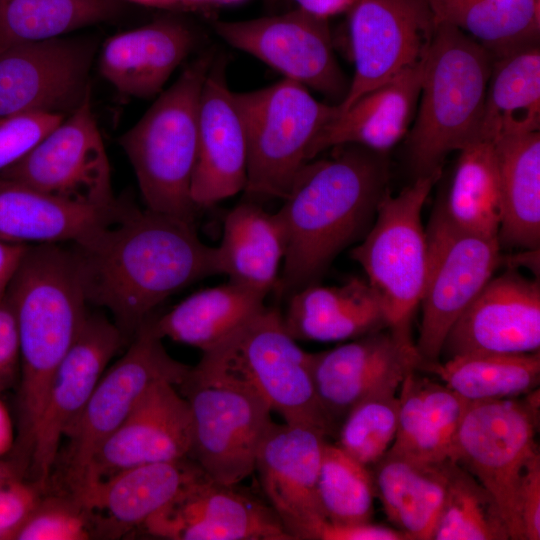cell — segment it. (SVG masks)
I'll use <instances>...</instances> for the list:
<instances>
[{
  "mask_svg": "<svg viewBox=\"0 0 540 540\" xmlns=\"http://www.w3.org/2000/svg\"><path fill=\"white\" fill-rule=\"evenodd\" d=\"M240 0H217V2H221V3H234V2H238Z\"/></svg>",
  "mask_w": 540,
  "mask_h": 540,
  "instance_id": "cell-53",
  "label": "cell"
},
{
  "mask_svg": "<svg viewBox=\"0 0 540 540\" xmlns=\"http://www.w3.org/2000/svg\"><path fill=\"white\" fill-rule=\"evenodd\" d=\"M117 12L116 0H0V47L62 37Z\"/></svg>",
  "mask_w": 540,
  "mask_h": 540,
  "instance_id": "cell-38",
  "label": "cell"
},
{
  "mask_svg": "<svg viewBox=\"0 0 540 540\" xmlns=\"http://www.w3.org/2000/svg\"><path fill=\"white\" fill-rule=\"evenodd\" d=\"M298 8L313 15L329 18L330 16L349 11L358 0H294Z\"/></svg>",
  "mask_w": 540,
  "mask_h": 540,
  "instance_id": "cell-49",
  "label": "cell"
},
{
  "mask_svg": "<svg viewBox=\"0 0 540 540\" xmlns=\"http://www.w3.org/2000/svg\"><path fill=\"white\" fill-rule=\"evenodd\" d=\"M266 294L229 280L197 291L146 322L155 335L205 352L245 324L264 306Z\"/></svg>",
  "mask_w": 540,
  "mask_h": 540,
  "instance_id": "cell-32",
  "label": "cell"
},
{
  "mask_svg": "<svg viewBox=\"0 0 540 540\" xmlns=\"http://www.w3.org/2000/svg\"><path fill=\"white\" fill-rule=\"evenodd\" d=\"M192 417L188 458L212 480L236 486L255 472L272 421L270 406L237 386L187 379L179 385Z\"/></svg>",
  "mask_w": 540,
  "mask_h": 540,
  "instance_id": "cell-12",
  "label": "cell"
},
{
  "mask_svg": "<svg viewBox=\"0 0 540 540\" xmlns=\"http://www.w3.org/2000/svg\"><path fill=\"white\" fill-rule=\"evenodd\" d=\"M422 362L415 345L386 328L312 353L311 373L319 403L335 428L365 397L397 391L404 376Z\"/></svg>",
  "mask_w": 540,
  "mask_h": 540,
  "instance_id": "cell-20",
  "label": "cell"
},
{
  "mask_svg": "<svg viewBox=\"0 0 540 540\" xmlns=\"http://www.w3.org/2000/svg\"><path fill=\"white\" fill-rule=\"evenodd\" d=\"M197 36L185 23L163 18L116 34L102 46L99 69L122 95L151 98L191 53Z\"/></svg>",
  "mask_w": 540,
  "mask_h": 540,
  "instance_id": "cell-25",
  "label": "cell"
},
{
  "mask_svg": "<svg viewBox=\"0 0 540 540\" xmlns=\"http://www.w3.org/2000/svg\"><path fill=\"white\" fill-rule=\"evenodd\" d=\"M35 483L22 477L0 478V540H15L42 497Z\"/></svg>",
  "mask_w": 540,
  "mask_h": 540,
  "instance_id": "cell-44",
  "label": "cell"
},
{
  "mask_svg": "<svg viewBox=\"0 0 540 540\" xmlns=\"http://www.w3.org/2000/svg\"><path fill=\"white\" fill-rule=\"evenodd\" d=\"M143 527L153 536L175 540H294L271 506L207 475Z\"/></svg>",
  "mask_w": 540,
  "mask_h": 540,
  "instance_id": "cell-19",
  "label": "cell"
},
{
  "mask_svg": "<svg viewBox=\"0 0 540 540\" xmlns=\"http://www.w3.org/2000/svg\"><path fill=\"white\" fill-rule=\"evenodd\" d=\"M15 432L10 415L0 400V457L12 451L15 444Z\"/></svg>",
  "mask_w": 540,
  "mask_h": 540,
  "instance_id": "cell-50",
  "label": "cell"
},
{
  "mask_svg": "<svg viewBox=\"0 0 540 540\" xmlns=\"http://www.w3.org/2000/svg\"><path fill=\"white\" fill-rule=\"evenodd\" d=\"M538 396L537 390L524 399L469 402L452 455L491 495L514 540H525L519 492L528 463L539 454Z\"/></svg>",
  "mask_w": 540,
  "mask_h": 540,
  "instance_id": "cell-9",
  "label": "cell"
},
{
  "mask_svg": "<svg viewBox=\"0 0 540 540\" xmlns=\"http://www.w3.org/2000/svg\"><path fill=\"white\" fill-rule=\"evenodd\" d=\"M311 540H406L395 528L370 522L338 524L327 520L312 533Z\"/></svg>",
  "mask_w": 540,
  "mask_h": 540,
  "instance_id": "cell-46",
  "label": "cell"
},
{
  "mask_svg": "<svg viewBox=\"0 0 540 540\" xmlns=\"http://www.w3.org/2000/svg\"><path fill=\"white\" fill-rule=\"evenodd\" d=\"M100 535L97 515L66 491L41 497L15 540H86Z\"/></svg>",
  "mask_w": 540,
  "mask_h": 540,
  "instance_id": "cell-42",
  "label": "cell"
},
{
  "mask_svg": "<svg viewBox=\"0 0 540 540\" xmlns=\"http://www.w3.org/2000/svg\"><path fill=\"white\" fill-rule=\"evenodd\" d=\"M191 368L167 353L147 322L138 329L125 354L103 373L64 436L68 438L65 478L69 492L82 498L92 487L95 454L143 394L161 380L181 385Z\"/></svg>",
  "mask_w": 540,
  "mask_h": 540,
  "instance_id": "cell-10",
  "label": "cell"
},
{
  "mask_svg": "<svg viewBox=\"0 0 540 540\" xmlns=\"http://www.w3.org/2000/svg\"><path fill=\"white\" fill-rule=\"evenodd\" d=\"M348 12L355 71L340 110L423 60L436 25L425 0H358Z\"/></svg>",
  "mask_w": 540,
  "mask_h": 540,
  "instance_id": "cell-16",
  "label": "cell"
},
{
  "mask_svg": "<svg viewBox=\"0 0 540 540\" xmlns=\"http://www.w3.org/2000/svg\"><path fill=\"white\" fill-rule=\"evenodd\" d=\"M540 349V286L509 270L492 277L454 322L447 359L465 354H526Z\"/></svg>",
  "mask_w": 540,
  "mask_h": 540,
  "instance_id": "cell-18",
  "label": "cell"
},
{
  "mask_svg": "<svg viewBox=\"0 0 540 540\" xmlns=\"http://www.w3.org/2000/svg\"><path fill=\"white\" fill-rule=\"evenodd\" d=\"M133 3L147 5V6H155V7H162V0H127Z\"/></svg>",
  "mask_w": 540,
  "mask_h": 540,
  "instance_id": "cell-52",
  "label": "cell"
},
{
  "mask_svg": "<svg viewBox=\"0 0 540 540\" xmlns=\"http://www.w3.org/2000/svg\"><path fill=\"white\" fill-rule=\"evenodd\" d=\"M435 23L454 26L492 57L538 42L540 0H425Z\"/></svg>",
  "mask_w": 540,
  "mask_h": 540,
  "instance_id": "cell-36",
  "label": "cell"
},
{
  "mask_svg": "<svg viewBox=\"0 0 540 540\" xmlns=\"http://www.w3.org/2000/svg\"><path fill=\"white\" fill-rule=\"evenodd\" d=\"M539 127L540 49L534 42L492 57L479 139L494 142Z\"/></svg>",
  "mask_w": 540,
  "mask_h": 540,
  "instance_id": "cell-33",
  "label": "cell"
},
{
  "mask_svg": "<svg viewBox=\"0 0 540 540\" xmlns=\"http://www.w3.org/2000/svg\"><path fill=\"white\" fill-rule=\"evenodd\" d=\"M73 251L87 302L108 309L126 341L169 296L222 274L218 248L193 223L127 202Z\"/></svg>",
  "mask_w": 540,
  "mask_h": 540,
  "instance_id": "cell-1",
  "label": "cell"
},
{
  "mask_svg": "<svg viewBox=\"0 0 540 540\" xmlns=\"http://www.w3.org/2000/svg\"><path fill=\"white\" fill-rule=\"evenodd\" d=\"M283 320L295 340L337 342L386 329L381 299L367 279L309 285L288 297Z\"/></svg>",
  "mask_w": 540,
  "mask_h": 540,
  "instance_id": "cell-27",
  "label": "cell"
},
{
  "mask_svg": "<svg viewBox=\"0 0 540 540\" xmlns=\"http://www.w3.org/2000/svg\"><path fill=\"white\" fill-rule=\"evenodd\" d=\"M205 472L188 457L124 469L98 481L82 498L97 515L101 536L143 525Z\"/></svg>",
  "mask_w": 540,
  "mask_h": 540,
  "instance_id": "cell-26",
  "label": "cell"
},
{
  "mask_svg": "<svg viewBox=\"0 0 540 540\" xmlns=\"http://www.w3.org/2000/svg\"><path fill=\"white\" fill-rule=\"evenodd\" d=\"M226 59L214 58L199 102L198 149L191 197L199 208L234 196L247 181L248 147L243 117L226 80Z\"/></svg>",
  "mask_w": 540,
  "mask_h": 540,
  "instance_id": "cell-22",
  "label": "cell"
},
{
  "mask_svg": "<svg viewBox=\"0 0 540 540\" xmlns=\"http://www.w3.org/2000/svg\"><path fill=\"white\" fill-rule=\"evenodd\" d=\"M397 422L396 391L372 394L355 404L343 418L336 445L362 465L373 466L391 447Z\"/></svg>",
  "mask_w": 540,
  "mask_h": 540,
  "instance_id": "cell-41",
  "label": "cell"
},
{
  "mask_svg": "<svg viewBox=\"0 0 540 540\" xmlns=\"http://www.w3.org/2000/svg\"><path fill=\"white\" fill-rule=\"evenodd\" d=\"M440 175L415 177L396 195L387 190L370 229L350 252L381 299L387 329L408 345H415L412 321L427 273V238L421 211Z\"/></svg>",
  "mask_w": 540,
  "mask_h": 540,
  "instance_id": "cell-7",
  "label": "cell"
},
{
  "mask_svg": "<svg viewBox=\"0 0 540 540\" xmlns=\"http://www.w3.org/2000/svg\"><path fill=\"white\" fill-rule=\"evenodd\" d=\"M96 44L58 37L0 47V120L48 112L68 116L91 89Z\"/></svg>",
  "mask_w": 540,
  "mask_h": 540,
  "instance_id": "cell-15",
  "label": "cell"
},
{
  "mask_svg": "<svg viewBox=\"0 0 540 540\" xmlns=\"http://www.w3.org/2000/svg\"><path fill=\"white\" fill-rule=\"evenodd\" d=\"M437 375L468 402L519 397L536 389L540 351L526 354H465L445 362H422L418 370Z\"/></svg>",
  "mask_w": 540,
  "mask_h": 540,
  "instance_id": "cell-37",
  "label": "cell"
},
{
  "mask_svg": "<svg viewBox=\"0 0 540 540\" xmlns=\"http://www.w3.org/2000/svg\"><path fill=\"white\" fill-rule=\"evenodd\" d=\"M296 174L277 212L286 251L275 291L289 297L319 283L335 257L370 229L385 194V154L358 145L334 147Z\"/></svg>",
  "mask_w": 540,
  "mask_h": 540,
  "instance_id": "cell-2",
  "label": "cell"
},
{
  "mask_svg": "<svg viewBox=\"0 0 540 540\" xmlns=\"http://www.w3.org/2000/svg\"><path fill=\"white\" fill-rule=\"evenodd\" d=\"M235 93L247 136L244 191L252 197L283 199L308 162L312 142L339 106L318 101L306 86L287 78Z\"/></svg>",
  "mask_w": 540,
  "mask_h": 540,
  "instance_id": "cell-8",
  "label": "cell"
},
{
  "mask_svg": "<svg viewBox=\"0 0 540 540\" xmlns=\"http://www.w3.org/2000/svg\"><path fill=\"white\" fill-rule=\"evenodd\" d=\"M124 341L114 322L101 314H87L55 371L36 427L28 472L40 489L50 481L62 438Z\"/></svg>",
  "mask_w": 540,
  "mask_h": 540,
  "instance_id": "cell-17",
  "label": "cell"
},
{
  "mask_svg": "<svg viewBox=\"0 0 540 540\" xmlns=\"http://www.w3.org/2000/svg\"><path fill=\"white\" fill-rule=\"evenodd\" d=\"M317 496L327 521L370 522L375 497L371 471L338 445L324 444Z\"/></svg>",
  "mask_w": 540,
  "mask_h": 540,
  "instance_id": "cell-40",
  "label": "cell"
},
{
  "mask_svg": "<svg viewBox=\"0 0 540 540\" xmlns=\"http://www.w3.org/2000/svg\"><path fill=\"white\" fill-rule=\"evenodd\" d=\"M451 460L425 463L390 451L371 471L375 496L408 540H431L444 500Z\"/></svg>",
  "mask_w": 540,
  "mask_h": 540,
  "instance_id": "cell-30",
  "label": "cell"
},
{
  "mask_svg": "<svg viewBox=\"0 0 540 540\" xmlns=\"http://www.w3.org/2000/svg\"><path fill=\"white\" fill-rule=\"evenodd\" d=\"M214 60L207 52L192 61L120 138L136 175L145 208L193 223L191 197L197 159L201 90Z\"/></svg>",
  "mask_w": 540,
  "mask_h": 540,
  "instance_id": "cell-6",
  "label": "cell"
},
{
  "mask_svg": "<svg viewBox=\"0 0 540 540\" xmlns=\"http://www.w3.org/2000/svg\"><path fill=\"white\" fill-rule=\"evenodd\" d=\"M425 231L427 273L415 347L423 362H435L454 322L493 277L500 244L454 226L437 205Z\"/></svg>",
  "mask_w": 540,
  "mask_h": 540,
  "instance_id": "cell-11",
  "label": "cell"
},
{
  "mask_svg": "<svg viewBox=\"0 0 540 540\" xmlns=\"http://www.w3.org/2000/svg\"><path fill=\"white\" fill-rule=\"evenodd\" d=\"M22 477L11 461L0 460V478ZM23 478V477H22Z\"/></svg>",
  "mask_w": 540,
  "mask_h": 540,
  "instance_id": "cell-51",
  "label": "cell"
},
{
  "mask_svg": "<svg viewBox=\"0 0 540 540\" xmlns=\"http://www.w3.org/2000/svg\"><path fill=\"white\" fill-rule=\"evenodd\" d=\"M15 181L65 200L110 207L113 196L108 155L91 104H81L23 158L0 172Z\"/></svg>",
  "mask_w": 540,
  "mask_h": 540,
  "instance_id": "cell-13",
  "label": "cell"
},
{
  "mask_svg": "<svg viewBox=\"0 0 540 540\" xmlns=\"http://www.w3.org/2000/svg\"><path fill=\"white\" fill-rule=\"evenodd\" d=\"M500 174L499 244L528 251L540 245V133L494 141Z\"/></svg>",
  "mask_w": 540,
  "mask_h": 540,
  "instance_id": "cell-34",
  "label": "cell"
},
{
  "mask_svg": "<svg viewBox=\"0 0 540 540\" xmlns=\"http://www.w3.org/2000/svg\"><path fill=\"white\" fill-rule=\"evenodd\" d=\"M426 56V55H425ZM425 57L340 110L318 133L308 161L329 148L358 145L385 154L409 132L424 75Z\"/></svg>",
  "mask_w": 540,
  "mask_h": 540,
  "instance_id": "cell-24",
  "label": "cell"
},
{
  "mask_svg": "<svg viewBox=\"0 0 540 540\" xmlns=\"http://www.w3.org/2000/svg\"><path fill=\"white\" fill-rule=\"evenodd\" d=\"M492 55L458 28L436 23L425 56L416 120L407 133L415 177L441 173L453 151L480 140Z\"/></svg>",
  "mask_w": 540,
  "mask_h": 540,
  "instance_id": "cell-4",
  "label": "cell"
},
{
  "mask_svg": "<svg viewBox=\"0 0 540 540\" xmlns=\"http://www.w3.org/2000/svg\"><path fill=\"white\" fill-rule=\"evenodd\" d=\"M120 204H81L0 178V239L22 244H79L108 224Z\"/></svg>",
  "mask_w": 540,
  "mask_h": 540,
  "instance_id": "cell-28",
  "label": "cell"
},
{
  "mask_svg": "<svg viewBox=\"0 0 540 540\" xmlns=\"http://www.w3.org/2000/svg\"><path fill=\"white\" fill-rule=\"evenodd\" d=\"M222 274L229 280L268 295L276 290L286 251V235L278 213L243 202L224 219L217 247Z\"/></svg>",
  "mask_w": 540,
  "mask_h": 540,
  "instance_id": "cell-31",
  "label": "cell"
},
{
  "mask_svg": "<svg viewBox=\"0 0 540 540\" xmlns=\"http://www.w3.org/2000/svg\"><path fill=\"white\" fill-rule=\"evenodd\" d=\"M507 527L487 490L451 461L444 500L431 540H507Z\"/></svg>",
  "mask_w": 540,
  "mask_h": 540,
  "instance_id": "cell-39",
  "label": "cell"
},
{
  "mask_svg": "<svg viewBox=\"0 0 540 540\" xmlns=\"http://www.w3.org/2000/svg\"><path fill=\"white\" fill-rule=\"evenodd\" d=\"M28 245L0 239V303L27 250Z\"/></svg>",
  "mask_w": 540,
  "mask_h": 540,
  "instance_id": "cell-48",
  "label": "cell"
},
{
  "mask_svg": "<svg viewBox=\"0 0 540 540\" xmlns=\"http://www.w3.org/2000/svg\"><path fill=\"white\" fill-rule=\"evenodd\" d=\"M416 371H409L399 386L397 431L388 451L425 463L452 461L469 402Z\"/></svg>",
  "mask_w": 540,
  "mask_h": 540,
  "instance_id": "cell-29",
  "label": "cell"
},
{
  "mask_svg": "<svg viewBox=\"0 0 540 540\" xmlns=\"http://www.w3.org/2000/svg\"><path fill=\"white\" fill-rule=\"evenodd\" d=\"M67 116L31 112L0 120V172L23 158Z\"/></svg>",
  "mask_w": 540,
  "mask_h": 540,
  "instance_id": "cell-43",
  "label": "cell"
},
{
  "mask_svg": "<svg viewBox=\"0 0 540 540\" xmlns=\"http://www.w3.org/2000/svg\"><path fill=\"white\" fill-rule=\"evenodd\" d=\"M20 362L19 338L14 313L5 299L0 303V391L15 377Z\"/></svg>",
  "mask_w": 540,
  "mask_h": 540,
  "instance_id": "cell-47",
  "label": "cell"
},
{
  "mask_svg": "<svg viewBox=\"0 0 540 540\" xmlns=\"http://www.w3.org/2000/svg\"><path fill=\"white\" fill-rule=\"evenodd\" d=\"M212 26L230 46L259 59L284 78L328 98L344 99L349 84L336 60L327 18L297 7L275 16L217 20Z\"/></svg>",
  "mask_w": 540,
  "mask_h": 540,
  "instance_id": "cell-14",
  "label": "cell"
},
{
  "mask_svg": "<svg viewBox=\"0 0 540 540\" xmlns=\"http://www.w3.org/2000/svg\"><path fill=\"white\" fill-rule=\"evenodd\" d=\"M287 331L283 315L264 306L215 347L202 352L189 379L243 388L262 398L285 423L335 428L317 398L311 373L312 353Z\"/></svg>",
  "mask_w": 540,
  "mask_h": 540,
  "instance_id": "cell-5",
  "label": "cell"
},
{
  "mask_svg": "<svg viewBox=\"0 0 540 540\" xmlns=\"http://www.w3.org/2000/svg\"><path fill=\"white\" fill-rule=\"evenodd\" d=\"M437 206L459 229L498 238L500 174L493 141L477 140L459 151L447 193Z\"/></svg>",
  "mask_w": 540,
  "mask_h": 540,
  "instance_id": "cell-35",
  "label": "cell"
},
{
  "mask_svg": "<svg viewBox=\"0 0 540 540\" xmlns=\"http://www.w3.org/2000/svg\"><path fill=\"white\" fill-rule=\"evenodd\" d=\"M4 299L17 324L21 372L12 461L25 469L50 383L88 314L73 249L28 245Z\"/></svg>",
  "mask_w": 540,
  "mask_h": 540,
  "instance_id": "cell-3",
  "label": "cell"
},
{
  "mask_svg": "<svg viewBox=\"0 0 540 540\" xmlns=\"http://www.w3.org/2000/svg\"><path fill=\"white\" fill-rule=\"evenodd\" d=\"M326 436L312 426L272 422L257 452L262 489L294 540H311L326 520L317 496Z\"/></svg>",
  "mask_w": 540,
  "mask_h": 540,
  "instance_id": "cell-21",
  "label": "cell"
},
{
  "mask_svg": "<svg viewBox=\"0 0 540 540\" xmlns=\"http://www.w3.org/2000/svg\"><path fill=\"white\" fill-rule=\"evenodd\" d=\"M174 386L167 380L154 383L101 445L92 462V487L130 467L188 457L191 410Z\"/></svg>",
  "mask_w": 540,
  "mask_h": 540,
  "instance_id": "cell-23",
  "label": "cell"
},
{
  "mask_svg": "<svg viewBox=\"0 0 540 540\" xmlns=\"http://www.w3.org/2000/svg\"><path fill=\"white\" fill-rule=\"evenodd\" d=\"M519 514L525 540L540 539V454L527 465L519 492Z\"/></svg>",
  "mask_w": 540,
  "mask_h": 540,
  "instance_id": "cell-45",
  "label": "cell"
}]
</instances>
